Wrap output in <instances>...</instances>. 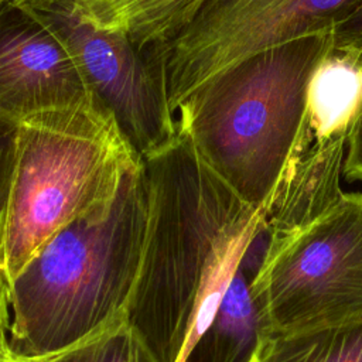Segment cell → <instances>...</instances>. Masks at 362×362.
Wrapping results in <instances>:
<instances>
[{
  "label": "cell",
  "instance_id": "cell-9",
  "mask_svg": "<svg viewBox=\"0 0 362 362\" xmlns=\"http://www.w3.org/2000/svg\"><path fill=\"white\" fill-rule=\"evenodd\" d=\"M348 139H310L303 133L283 174L263 206L267 247L296 233L342 195L341 177Z\"/></svg>",
  "mask_w": 362,
  "mask_h": 362
},
{
  "label": "cell",
  "instance_id": "cell-2",
  "mask_svg": "<svg viewBox=\"0 0 362 362\" xmlns=\"http://www.w3.org/2000/svg\"><path fill=\"white\" fill-rule=\"evenodd\" d=\"M146 228L139 168L112 205L61 229L6 283L10 355L42 358L126 321Z\"/></svg>",
  "mask_w": 362,
  "mask_h": 362
},
{
  "label": "cell",
  "instance_id": "cell-17",
  "mask_svg": "<svg viewBox=\"0 0 362 362\" xmlns=\"http://www.w3.org/2000/svg\"><path fill=\"white\" fill-rule=\"evenodd\" d=\"M334 47L362 45V4L334 28Z\"/></svg>",
  "mask_w": 362,
  "mask_h": 362
},
{
  "label": "cell",
  "instance_id": "cell-19",
  "mask_svg": "<svg viewBox=\"0 0 362 362\" xmlns=\"http://www.w3.org/2000/svg\"><path fill=\"white\" fill-rule=\"evenodd\" d=\"M0 362H20V361H18V359H16V358H13L11 355H7V356L0 358Z\"/></svg>",
  "mask_w": 362,
  "mask_h": 362
},
{
  "label": "cell",
  "instance_id": "cell-11",
  "mask_svg": "<svg viewBox=\"0 0 362 362\" xmlns=\"http://www.w3.org/2000/svg\"><path fill=\"white\" fill-rule=\"evenodd\" d=\"M362 103V45L332 47L308 90L303 133L315 140L349 137Z\"/></svg>",
  "mask_w": 362,
  "mask_h": 362
},
{
  "label": "cell",
  "instance_id": "cell-13",
  "mask_svg": "<svg viewBox=\"0 0 362 362\" xmlns=\"http://www.w3.org/2000/svg\"><path fill=\"white\" fill-rule=\"evenodd\" d=\"M250 362H362V322L284 335H259Z\"/></svg>",
  "mask_w": 362,
  "mask_h": 362
},
{
  "label": "cell",
  "instance_id": "cell-4",
  "mask_svg": "<svg viewBox=\"0 0 362 362\" xmlns=\"http://www.w3.org/2000/svg\"><path fill=\"white\" fill-rule=\"evenodd\" d=\"M140 164L96 99L20 119L0 264L4 281L61 229L112 205Z\"/></svg>",
  "mask_w": 362,
  "mask_h": 362
},
{
  "label": "cell",
  "instance_id": "cell-7",
  "mask_svg": "<svg viewBox=\"0 0 362 362\" xmlns=\"http://www.w3.org/2000/svg\"><path fill=\"white\" fill-rule=\"evenodd\" d=\"M61 35L93 98L109 110L140 157L175 136L160 71L150 51L123 34L95 28L49 1L23 0Z\"/></svg>",
  "mask_w": 362,
  "mask_h": 362
},
{
  "label": "cell",
  "instance_id": "cell-18",
  "mask_svg": "<svg viewBox=\"0 0 362 362\" xmlns=\"http://www.w3.org/2000/svg\"><path fill=\"white\" fill-rule=\"evenodd\" d=\"M10 355L8 351V305L6 281L0 274V358Z\"/></svg>",
  "mask_w": 362,
  "mask_h": 362
},
{
  "label": "cell",
  "instance_id": "cell-8",
  "mask_svg": "<svg viewBox=\"0 0 362 362\" xmlns=\"http://www.w3.org/2000/svg\"><path fill=\"white\" fill-rule=\"evenodd\" d=\"M95 99L61 35L23 0L0 3V113L14 122Z\"/></svg>",
  "mask_w": 362,
  "mask_h": 362
},
{
  "label": "cell",
  "instance_id": "cell-16",
  "mask_svg": "<svg viewBox=\"0 0 362 362\" xmlns=\"http://www.w3.org/2000/svg\"><path fill=\"white\" fill-rule=\"evenodd\" d=\"M344 177L348 182H362V103L349 132Z\"/></svg>",
  "mask_w": 362,
  "mask_h": 362
},
{
  "label": "cell",
  "instance_id": "cell-3",
  "mask_svg": "<svg viewBox=\"0 0 362 362\" xmlns=\"http://www.w3.org/2000/svg\"><path fill=\"white\" fill-rule=\"evenodd\" d=\"M334 47L325 31L288 41L225 69L175 113L212 170L249 205L263 209L293 154L311 79Z\"/></svg>",
  "mask_w": 362,
  "mask_h": 362
},
{
  "label": "cell",
  "instance_id": "cell-6",
  "mask_svg": "<svg viewBox=\"0 0 362 362\" xmlns=\"http://www.w3.org/2000/svg\"><path fill=\"white\" fill-rule=\"evenodd\" d=\"M362 0H205L191 23L151 49L175 123L180 106L212 78L263 49L334 28Z\"/></svg>",
  "mask_w": 362,
  "mask_h": 362
},
{
  "label": "cell",
  "instance_id": "cell-10",
  "mask_svg": "<svg viewBox=\"0 0 362 362\" xmlns=\"http://www.w3.org/2000/svg\"><path fill=\"white\" fill-rule=\"evenodd\" d=\"M62 6L78 20L123 34L140 49L170 42L198 13L205 0H28Z\"/></svg>",
  "mask_w": 362,
  "mask_h": 362
},
{
  "label": "cell",
  "instance_id": "cell-20",
  "mask_svg": "<svg viewBox=\"0 0 362 362\" xmlns=\"http://www.w3.org/2000/svg\"><path fill=\"white\" fill-rule=\"evenodd\" d=\"M1 1H3V0H0V3H1Z\"/></svg>",
  "mask_w": 362,
  "mask_h": 362
},
{
  "label": "cell",
  "instance_id": "cell-12",
  "mask_svg": "<svg viewBox=\"0 0 362 362\" xmlns=\"http://www.w3.org/2000/svg\"><path fill=\"white\" fill-rule=\"evenodd\" d=\"M243 263L233 274L218 310L185 362H250L259 342V324Z\"/></svg>",
  "mask_w": 362,
  "mask_h": 362
},
{
  "label": "cell",
  "instance_id": "cell-5",
  "mask_svg": "<svg viewBox=\"0 0 362 362\" xmlns=\"http://www.w3.org/2000/svg\"><path fill=\"white\" fill-rule=\"evenodd\" d=\"M249 288L260 335L362 322V194L266 247Z\"/></svg>",
  "mask_w": 362,
  "mask_h": 362
},
{
  "label": "cell",
  "instance_id": "cell-14",
  "mask_svg": "<svg viewBox=\"0 0 362 362\" xmlns=\"http://www.w3.org/2000/svg\"><path fill=\"white\" fill-rule=\"evenodd\" d=\"M20 361V359H18ZM20 362H157L126 321L71 348Z\"/></svg>",
  "mask_w": 362,
  "mask_h": 362
},
{
  "label": "cell",
  "instance_id": "cell-1",
  "mask_svg": "<svg viewBox=\"0 0 362 362\" xmlns=\"http://www.w3.org/2000/svg\"><path fill=\"white\" fill-rule=\"evenodd\" d=\"M140 170L147 228L126 322L157 362H185L263 230V209L246 204L180 130L141 157Z\"/></svg>",
  "mask_w": 362,
  "mask_h": 362
},
{
  "label": "cell",
  "instance_id": "cell-15",
  "mask_svg": "<svg viewBox=\"0 0 362 362\" xmlns=\"http://www.w3.org/2000/svg\"><path fill=\"white\" fill-rule=\"evenodd\" d=\"M16 136L17 122L0 113V264L14 173Z\"/></svg>",
  "mask_w": 362,
  "mask_h": 362
}]
</instances>
